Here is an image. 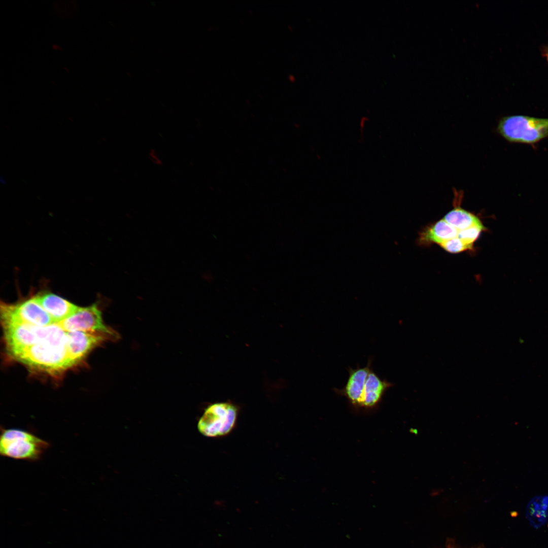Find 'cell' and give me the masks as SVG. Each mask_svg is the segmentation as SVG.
Returning <instances> with one entry per match:
<instances>
[{"label":"cell","mask_w":548,"mask_h":548,"mask_svg":"<svg viewBox=\"0 0 548 548\" xmlns=\"http://www.w3.org/2000/svg\"><path fill=\"white\" fill-rule=\"evenodd\" d=\"M238 411L237 407L231 402L214 403L205 409L198 422V430L209 437L227 435L235 426Z\"/></svg>","instance_id":"cell-5"},{"label":"cell","mask_w":548,"mask_h":548,"mask_svg":"<svg viewBox=\"0 0 548 548\" xmlns=\"http://www.w3.org/2000/svg\"><path fill=\"white\" fill-rule=\"evenodd\" d=\"M439 246L446 251L451 253H458L471 250L473 246L468 245L457 236L440 244Z\"/></svg>","instance_id":"cell-15"},{"label":"cell","mask_w":548,"mask_h":548,"mask_svg":"<svg viewBox=\"0 0 548 548\" xmlns=\"http://www.w3.org/2000/svg\"><path fill=\"white\" fill-rule=\"evenodd\" d=\"M542 54L548 63V45L544 48Z\"/></svg>","instance_id":"cell-16"},{"label":"cell","mask_w":548,"mask_h":548,"mask_svg":"<svg viewBox=\"0 0 548 548\" xmlns=\"http://www.w3.org/2000/svg\"><path fill=\"white\" fill-rule=\"evenodd\" d=\"M526 515L530 524L538 528L544 524L548 516V496H537L528 503Z\"/></svg>","instance_id":"cell-12"},{"label":"cell","mask_w":548,"mask_h":548,"mask_svg":"<svg viewBox=\"0 0 548 548\" xmlns=\"http://www.w3.org/2000/svg\"><path fill=\"white\" fill-rule=\"evenodd\" d=\"M50 447L46 440L30 431L19 428H1L0 454L16 460L36 461Z\"/></svg>","instance_id":"cell-3"},{"label":"cell","mask_w":548,"mask_h":548,"mask_svg":"<svg viewBox=\"0 0 548 548\" xmlns=\"http://www.w3.org/2000/svg\"><path fill=\"white\" fill-rule=\"evenodd\" d=\"M58 324L66 332L83 331L106 336L113 335L104 323L101 312L96 304L80 307L74 314Z\"/></svg>","instance_id":"cell-8"},{"label":"cell","mask_w":548,"mask_h":548,"mask_svg":"<svg viewBox=\"0 0 548 548\" xmlns=\"http://www.w3.org/2000/svg\"><path fill=\"white\" fill-rule=\"evenodd\" d=\"M1 313L3 323H25L36 326L54 323L49 314L37 301L35 295L15 304L2 302Z\"/></svg>","instance_id":"cell-7"},{"label":"cell","mask_w":548,"mask_h":548,"mask_svg":"<svg viewBox=\"0 0 548 548\" xmlns=\"http://www.w3.org/2000/svg\"><path fill=\"white\" fill-rule=\"evenodd\" d=\"M3 325L8 349L13 356L47 338L60 328L58 323L46 326L25 323H3Z\"/></svg>","instance_id":"cell-6"},{"label":"cell","mask_w":548,"mask_h":548,"mask_svg":"<svg viewBox=\"0 0 548 548\" xmlns=\"http://www.w3.org/2000/svg\"><path fill=\"white\" fill-rule=\"evenodd\" d=\"M66 335L68 353L73 365L80 361L90 350L104 340L106 336L83 331L67 332Z\"/></svg>","instance_id":"cell-10"},{"label":"cell","mask_w":548,"mask_h":548,"mask_svg":"<svg viewBox=\"0 0 548 548\" xmlns=\"http://www.w3.org/2000/svg\"><path fill=\"white\" fill-rule=\"evenodd\" d=\"M37 301L49 314L54 323H59L74 314L80 307L49 292L35 295Z\"/></svg>","instance_id":"cell-9"},{"label":"cell","mask_w":548,"mask_h":548,"mask_svg":"<svg viewBox=\"0 0 548 548\" xmlns=\"http://www.w3.org/2000/svg\"><path fill=\"white\" fill-rule=\"evenodd\" d=\"M349 377L341 389H334L338 394L345 396L353 406L366 408L378 405L386 392L393 384L381 379L372 367L369 358L366 366L356 368L349 367Z\"/></svg>","instance_id":"cell-1"},{"label":"cell","mask_w":548,"mask_h":548,"mask_svg":"<svg viewBox=\"0 0 548 548\" xmlns=\"http://www.w3.org/2000/svg\"><path fill=\"white\" fill-rule=\"evenodd\" d=\"M497 131L509 143L533 145L548 137V118L522 115L505 116L499 120Z\"/></svg>","instance_id":"cell-4"},{"label":"cell","mask_w":548,"mask_h":548,"mask_svg":"<svg viewBox=\"0 0 548 548\" xmlns=\"http://www.w3.org/2000/svg\"><path fill=\"white\" fill-rule=\"evenodd\" d=\"M66 333L60 326L47 338L13 357L29 366L49 372L67 368L73 365L68 353Z\"/></svg>","instance_id":"cell-2"},{"label":"cell","mask_w":548,"mask_h":548,"mask_svg":"<svg viewBox=\"0 0 548 548\" xmlns=\"http://www.w3.org/2000/svg\"><path fill=\"white\" fill-rule=\"evenodd\" d=\"M486 230L482 223L471 226L465 229L458 231L457 237L465 243L472 245L478 238L481 232Z\"/></svg>","instance_id":"cell-14"},{"label":"cell","mask_w":548,"mask_h":548,"mask_svg":"<svg viewBox=\"0 0 548 548\" xmlns=\"http://www.w3.org/2000/svg\"><path fill=\"white\" fill-rule=\"evenodd\" d=\"M443 219L458 231L482 223L475 215L456 206L444 216Z\"/></svg>","instance_id":"cell-13"},{"label":"cell","mask_w":548,"mask_h":548,"mask_svg":"<svg viewBox=\"0 0 548 548\" xmlns=\"http://www.w3.org/2000/svg\"><path fill=\"white\" fill-rule=\"evenodd\" d=\"M458 232L457 229L442 219L424 229L420 235L419 241L423 245L435 243L439 245L457 237Z\"/></svg>","instance_id":"cell-11"}]
</instances>
